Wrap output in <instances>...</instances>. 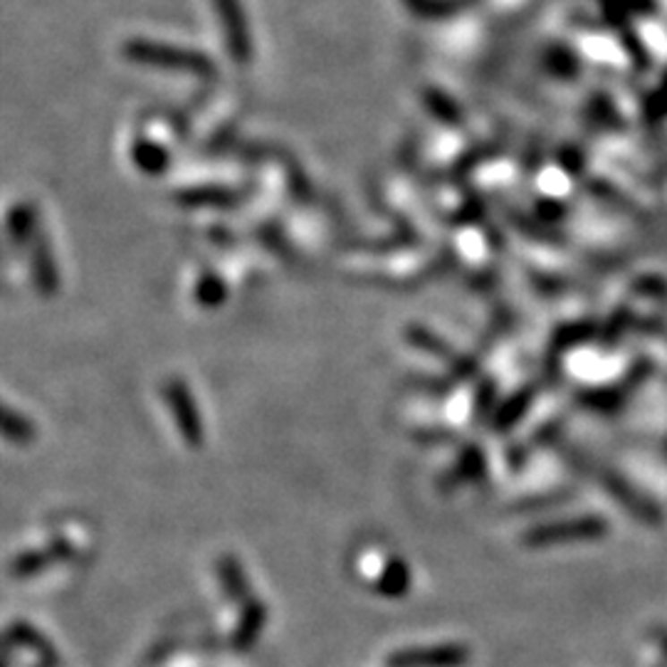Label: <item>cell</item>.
I'll return each instance as SVG.
<instances>
[{
    "label": "cell",
    "instance_id": "1",
    "mask_svg": "<svg viewBox=\"0 0 667 667\" xmlns=\"http://www.w3.org/2000/svg\"><path fill=\"white\" fill-rule=\"evenodd\" d=\"M467 660V647L460 643H440L398 650L389 657V667H457Z\"/></svg>",
    "mask_w": 667,
    "mask_h": 667
},
{
    "label": "cell",
    "instance_id": "2",
    "mask_svg": "<svg viewBox=\"0 0 667 667\" xmlns=\"http://www.w3.org/2000/svg\"><path fill=\"white\" fill-rule=\"evenodd\" d=\"M166 400L168 408L174 413V421L178 425V431L184 432V438L188 445H201L203 442V425H201V415L195 411L193 396L191 390L185 389L184 381H171L166 386Z\"/></svg>",
    "mask_w": 667,
    "mask_h": 667
},
{
    "label": "cell",
    "instance_id": "3",
    "mask_svg": "<svg viewBox=\"0 0 667 667\" xmlns=\"http://www.w3.org/2000/svg\"><path fill=\"white\" fill-rule=\"evenodd\" d=\"M132 57L141 62H154L164 67H181V70H206V57L193 52L171 50V47H154V45H133Z\"/></svg>",
    "mask_w": 667,
    "mask_h": 667
},
{
    "label": "cell",
    "instance_id": "4",
    "mask_svg": "<svg viewBox=\"0 0 667 667\" xmlns=\"http://www.w3.org/2000/svg\"><path fill=\"white\" fill-rule=\"evenodd\" d=\"M601 532V524L595 519H581V522H564V524H549L542 529H534L526 536L529 544H549V542H569V539H578V536H595Z\"/></svg>",
    "mask_w": 667,
    "mask_h": 667
},
{
    "label": "cell",
    "instance_id": "5",
    "mask_svg": "<svg viewBox=\"0 0 667 667\" xmlns=\"http://www.w3.org/2000/svg\"><path fill=\"white\" fill-rule=\"evenodd\" d=\"M265 626V606L260 601L247 603L245 613L240 618L235 630V646L237 647H250L260 636V630Z\"/></svg>",
    "mask_w": 667,
    "mask_h": 667
},
{
    "label": "cell",
    "instance_id": "6",
    "mask_svg": "<svg viewBox=\"0 0 667 667\" xmlns=\"http://www.w3.org/2000/svg\"><path fill=\"white\" fill-rule=\"evenodd\" d=\"M218 574H220V581H223V588L226 594L233 598V601H245L247 598V578L243 574V566L237 564L233 556H223L220 564H218Z\"/></svg>",
    "mask_w": 667,
    "mask_h": 667
},
{
    "label": "cell",
    "instance_id": "7",
    "mask_svg": "<svg viewBox=\"0 0 667 667\" xmlns=\"http://www.w3.org/2000/svg\"><path fill=\"white\" fill-rule=\"evenodd\" d=\"M3 428H5V435L15 442H28L32 438V425L21 415H15L13 411H5V418H3Z\"/></svg>",
    "mask_w": 667,
    "mask_h": 667
},
{
    "label": "cell",
    "instance_id": "8",
    "mask_svg": "<svg viewBox=\"0 0 667 667\" xmlns=\"http://www.w3.org/2000/svg\"><path fill=\"white\" fill-rule=\"evenodd\" d=\"M408 586V571L400 561H393V564L386 569V578L381 581V588L389 595H400V591Z\"/></svg>",
    "mask_w": 667,
    "mask_h": 667
},
{
    "label": "cell",
    "instance_id": "9",
    "mask_svg": "<svg viewBox=\"0 0 667 667\" xmlns=\"http://www.w3.org/2000/svg\"><path fill=\"white\" fill-rule=\"evenodd\" d=\"M50 559H52V556H47V552H32V554H28V556H21V559H18V561L13 564V574H15V576L35 574L38 569H42V566L50 564Z\"/></svg>",
    "mask_w": 667,
    "mask_h": 667
},
{
    "label": "cell",
    "instance_id": "10",
    "mask_svg": "<svg viewBox=\"0 0 667 667\" xmlns=\"http://www.w3.org/2000/svg\"><path fill=\"white\" fill-rule=\"evenodd\" d=\"M411 341L413 344H418L421 349H428V351H435V354H448V346L442 344L440 339H435L432 334H428V331H423V329H411Z\"/></svg>",
    "mask_w": 667,
    "mask_h": 667
}]
</instances>
